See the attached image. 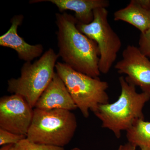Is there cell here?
<instances>
[{"mask_svg":"<svg viewBox=\"0 0 150 150\" xmlns=\"http://www.w3.org/2000/svg\"><path fill=\"white\" fill-rule=\"evenodd\" d=\"M35 108L42 110L54 109L70 110L77 109L67 87L57 73L38 100Z\"/></svg>","mask_w":150,"mask_h":150,"instance_id":"cell-9","label":"cell"},{"mask_svg":"<svg viewBox=\"0 0 150 150\" xmlns=\"http://www.w3.org/2000/svg\"><path fill=\"white\" fill-rule=\"evenodd\" d=\"M93 19L89 24L78 22L77 27L82 33L94 41L99 49V69L107 74L112 67L121 49L120 37L112 29L108 20V11L100 8L93 11Z\"/></svg>","mask_w":150,"mask_h":150,"instance_id":"cell-6","label":"cell"},{"mask_svg":"<svg viewBox=\"0 0 150 150\" xmlns=\"http://www.w3.org/2000/svg\"><path fill=\"white\" fill-rule=\"evenodd\" d=\"M114 20L127 23L145 32L150 28V0H131L125 8L116 11Z\"/></svg>","mask_w":150,"mask_h":150,"instance_id":"cell-12","label":"cell"},{"mask_svg":"<svg viewBox=\"0 0 150 150\" xmlns=\"http://www.w3.org/2000/svg\"><path fill=\"white\" fill-rule=\"evenodd\" d=\"M14 144H11L2 146L0 150H13Z\"/></svg>","mask_w":150,"mask_h":150,"instance_id":"cell-18","label":"cell"},{"mask_svg":"<svg viewBox=\"0 0 150 150\" xmlns=\"http://www.w3.org/2000/svg\"><path fill=\"white\" fill-rule=\"evenodd\" d=\"M71 150H81L80 149H79V148H74V149H71Z\"/></svg>","mask_w":150,"mask_h":150,"instance_id":"cell-19","label":"cell"},{"mask_svg":"<svg viewBox=\"0 0 150 150\" xmlns=\"http://www.w3.org/2000/svg\"><path fill=\"white\" fill-rule=\"evenodd\" d=\"M49 2L56 5L61 12L66 10L74 12L78 22L89 24L93 19V11L100 8H106L110 5L107 0H33L31 4Z\"/></svg>","mask_w":150,"mask_h":150,"instance_id":"cell-11","label":"cell"},{"mask_svg":"<svg viewBox=\"0 0 150 150\" xmlns=\"http://www.w3.org/2000/svg\"><path fill=\"white\" fill-rule=\"evenodd\" d=\"M118 150H137V147L128 142L124 144L120 145Z\"/></svg>","mask_w":150,"mask_h":150,"instance_id":"cell-17","label":"cell"},{"mask_svg":"<svg viewBox=\"0 0 150 150\" xmlns=\"http://www.w3.org/2000/svg\"><path fill=\"white\" fill-rule=\"evenodd\" d=\"M59 57L50 48L33 64L25 62L22 67L20 76L8 81V91L21 96L30 107L35 108L38 100L54 77Z\"/></svg>","mask_w":150,"mask_h":150,"instance_id":"cell-5","label":"cell"},{"mask_svg":"<svg viewBox=\"0 0 150 150\" xmlns=\"http://www.w3.org/2000/svg\"><path fill=\"white\" fill-rule=\"evenodd\" d=\"M139 48L142 54L150 58V28L141 33L139 41Z\"/></svg>","mask_w":150,"mask_h":150,"instance_id":"cell-16","label":"cell"},{"mask_svg":"<svg viewBox=\"0 0 150 150\" xmlns=\"http://www.w3.org/2000/svg\"><path fill=\"white\" fill-rule=\"evenodd\" d=\"M33 109L21 96H6L0 99V128L18 135L27 136Z\"/></svg>","mask_w":150,"mask_h":150,"instance_id":"cell-7","label":"cell"},{"mask_svg":"<svg viewBox=\"0 0 150 150\" xmlns=\"http://www.w3.org/2000/svg\"><path fill=\"white\" fill-rule=\"evenodd\" d=\"M13 150H65L64 147L30 142L27 138L14 145Z\"/></svg>","mask_w":150,"mask_h":150,"instance_id":"cell-14","label":"cell"},{"mask_svg":"<svg viewBox=\"0 0 150 150\" xmlns=\"http://www.w3.org/2000/svg\"><path fill=\"white\" fill-rule=\"evenodd\" d=\"M55 69L85 118L89 116L90 110L94 113L100 105L109 103L107 82L77 71L65 63L57 62Z\"/></svg>","mask_w":150,"mask_h":150,"instance_id":"cell-4","label":"cell"},{"mask_svg":"<svg viewBox=\"0 0 150 150\" xmlns=\"http://www.w3.org/2000/svg\"><path fill=\"white\" fill-rule=\"evenodd\" d=\"M114 67L119 74L126 75L128 81L150 95V61L138 47L128 45L123 51L122 59Z\"/></svg>","mask_w":150,"mask_h":150,"instance_id":"cell-8","label":"cell"},{"mask_svg":"<svg viewBox=\"0 0 150 150\" xmlns=\"http://www.w3.org/2000/svg\"><path fill=\"white\" fill-rule=\"evenodd\" d=\"M128 142L140 150H150V121L141 119L126 131Z\"/></svg>","mask_w":150,"mask_h":150,"instance_id":"cell-13","label":"cell"},{"mask_svg":"<svg viewBox=\"0 0 150 150\" xmlns=\"http://www.w3.org/2000/svg\"><path fill=\"white\" fill-rule=\"evenodd\" d=\"M77 127L76 115L70 110L35 108L26 138L37 144L64 147L72 139Z\"/></svg>","mask_w":150,"mask_h":150,"instance_id":"cell-3","label":"cell"},{"mask_svg":"<svg viewBox=\"0 0 150 150\" xmlns=\"http://www.w3.org/2000/svg\"><path fill=\"white\" fill-rule=\"evenodd\" d=\"M26 136L14 134L0 128V145L16 144L22 140L26 139Z\"/></svg>","mask_w":150,"mask_h":150,"instance_id":"cell-15","label":"cell"},{"mask_svg":"<svg viewBox=\"0 0 150 150\" xmlns=\"http://www.w3.org/2000/svg\"><path fill=\"white\" fill-rule=\"evenodd\" d=\"M59 56L73 69L93 78H99L100 53L97 43L82 33L71 15L56 13Z\"/></svg>","mask_w":150,"mask_h":150,"instance_id":"cell-1","label":"cell"},{"mask_svg":"<svg viewBox=\"0 0 150 150\" xmlns=\"http://www.w3.org/2000/svg\"><path fill=\"white\" fill-rule=\"evenodd\" d=\"M23 19L22 15L14 16L11 20V25L7 32L0 37V46L13 49L19 58L25 62H31L43 53L41 44L30 45L18 34V28Z\"/></svg>","mask_w":150,"mask_h":150,"instance_id":"cell-10","label":"cell"},{"mask_svg":"<svg viewBox=\"0 0 150 150\" xmlns=\"http://www.w3.org/2000/svg\"><path fill=\"white\" fill-rule=\"evenodd\" d=\"M121 92L113 103L100 105L94 113L101 121L103 128L112 131L117 139L137 121L144 119L143 109L150 95L137 91L136 86L121 76L119 78Z\"/></svg>","mask_w":150,"mask_h":150,"instance_id":"cell-2","label":"cell"}]
</instances>
